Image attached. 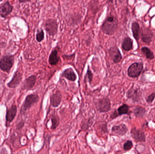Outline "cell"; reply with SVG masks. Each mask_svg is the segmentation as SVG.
Returning a JSON list of instances; mask_svg holds the SVG:
<instances>
[{"mask_svg":"<svg viewBox=\"0 0 155 154\" xmlns=\"http://www.w3.org/2000/svg\"><path fill=\"white\" fill-rule=\"evenodd\" d=\"M118 114H117V112L116 111L112 113L110 117L112 119H114V118H116L117 117H118Z\"/></svg>","mask_w":155,"mask_h":154,"instance_id":"f1b7e54d","label":"cell"},{"mask_svg":"<svg viewBox=\"0 0 155 154\" xmlns=\"http://www.w3.org/2000/svg\"></svg>","mask_w":155,"mask_h":154,"instance_id":"d6a6232c","label":"cell"},{"mask_svg":"<svg viewBox=\"0 0 155 154\" xmlns=\"http://www.w3.org/2000/svg\"><path fill=\"white\" fill-rule=\"evenodd\" d=\"M111 130L113 133L117 135L123 136L127 133L128 128L125 124H121L112 127Z\"/></svg>","mask_w":155,"mask_h":154,"instance_id":"4fadbf2b","label":"cell"},{"mask_svg":"<svg viewBox=\"0 0 155 154\" xmlns=\"http://www.w3.org/2000/svg\"><path fill=\"white\" fill-rule=\"evenodd\" d=\"M13 6L7 1L4 3L0 7V16L2 18H6L12 12Z\"/></svg>","mask_w":155,"mask_h":154,"instance_id":"9c48e42d","label":"cell"},{"mask_svg":"<svg viewBox=\"0 0 155 154\" xmlns=\"http://www.w3.org/2000/svg\"><path fill=\"white\" fill-rule=\"evenodd\" d=\"M39 101V97L38 94H29L25 98L21 107V111L25 112L31 108L34 104L38 102Z\"/></svg>","mask_w":155,"mask_h":154,"instance_id":"277c9868","label":"cell"},{"mask_svg":"<svg viewBox=\"0 0 155 154\" xmlns=\"http://www.w3.org/2000/svg\"><path fill=\"white\" fill-rule=\"evenodd\" d=\"M133 47V41L130 37H126L123 39L122 44V47L124 50L126 51H130Z\"/></svg>","mask_w":155,"mask_h":154,"instance_id":"d6986e66","label":"cell"},{"mask_svg":"<svg viewBox=\"0 0 155 154\" xmlns=\"http://www.w3.org/2000/svg\"><path fill=\"white\" fill-rule=\"evenodd\" d=\"M44 32L43 30H41L40 31H38L36 36V40L38 42H41L44 40Z\"/></svg>","mask_w":155,"mask_h":154,"instance_id":"d4e9b609","label":"cell"},{"mask_svg":"<svg viewBox=\"0 0 155 154\" xmlns=\"http://www.w3.org/2000/svg\"><path fill=\"white\" fill-rule=\"evenodd\" d=\"M109 54L114 63H119L122 59V55L119 49L117 46L112 47L108 51Z\"/></svg>","mask_w":155,"mask_h":154,"instance_id":"52a82bcc","label":"cell"},{"mask_svg":"<svg viewBox=\"0 0 155 154\" xmlns=\"http://www.w3.org/2000/svg\"><path fill=\"white\" fill-rule=\"evenodd\" d=\"M17 107L13 104L10 109L7 110L6 114V120L7 122H11L13 121L17 113Z\"/></svg>","mask_w":155,"mask_h":154,"instance_id":"9a60e30c","label":"cell"},{"mask_svg":"<svg viewBox=\"0 0 155 154\" xmlns=\"http://www.w3.org/2000/svg\"><path fill=\"white\" fill-rule=\"evenodd\" d=\"M145 109L142 107H136L134 109V114L137 117H142L145 113Z\"/></svg>","mask_w":155,"mask_h":154,"instance_id":"44dd1931","label":"cell"},{"mask_svg":"<svg viewBox=\"0 0 155 154\" xmlns=\"http://www.w3.org/2000/svg\"><path fill=\"white\" fill-rule=\"evenodd\" d=\"M30 1H19L20 3H26V2H30Z\"/></svg>","mask_w":155,"mask_h":154,"instance_id":"4dcf8cb0","label":"cell"},{"mask_svg":"<svg viewBox=\"0 0 155 154\" xmlns=\"http://www.w3.org/2000/svg\"><path fill=\"white\" fill-rule=\"evenodd\" d=\"M155 98V92L148 96V97L146 98V101L148 103H151L154 101Z\"/></svg>","mask_w":155,"mask_h":154,"instance_id":"83f0119b","label":"cell"},{"mask_svg":"<svg viewBox=\"0 0 155 154\" xmlns=\"http://www.w3.org/2000/svg\"><path fill=\"white\" fill-rule=\"evenodd\" d=\"M143 69V64L141 63H134L128 68L127 70L128 75L132 78L137 77L140 76Z\"/></svg>","mask_w":155,"mask_h":154,"instance_id":"8992f818","label":"cell"},{"mask_svg":"<svg viewBox=\"0 0 155 154\" xmlns=\"http://www.w3.org/2000/svg\"><path fill=\"white\" fill-rule=\"evenodd\" d=\"M131 134L132 138H134L137 141L144 142L145 141V134L140 129H137L135 127L132 128L131 131Z\"/></svg>","mask_w":155,"mask_h":154,"instance_id":"30bf717a","label":"cell"},{"mask_svg":"<svg viewBox=\"0 0 155 154\" xmlns=\"http://www.w3.org/2000/svg\"><path fill=\"white\" fill-rule=\"evenodd\" d=\"M129 111V107L126 104H123L118 108L117 109V114L118 116L122 115L123 114H127Z\"/></svg>","mask_w":155,"mask_h":154,"instance_id":"603a6c76","label":"cell"},{"mask_svg":"<svg viewBox=\"0 0 155 154\" xmlns=\"http://www.w3.org/2000/svg\"><path fill=\"white\" fill-rule=\"evenodd\" d=\"M36 77L35 75H31L25 79L23 84V89L26 90L32 89L36 84Z\"/></svg>","mask_w":155,"mask_h":154,"instance_id":"7c38bea8","label":"cell"},{"mask_svg":"<svg viewBox=\"0 0 155 154\" xmlns=\"http://www.w3.org/2000/svg\"><path fill=\"white\" fill-rule=\"evenodd\" d=\"M62 99V95L60 91H57L54 93L50 98V103L51 105L54 108L58 107Z\"/></svg>","mask_w":155,"mask_h":154,"instance_id":"8fae6325","label":"cell"},{"mask_svg":"<svg viewBox=\"0 0 155 154\" xmlns=\"http://www.w3.org/2000/svg\"><path fill=\"white\" fill-rule=\"evenodd\" d=\"M60 56L56 49L53 50L50 54L49 58V63L51 65H56L59 62Z\"/></svg>","mask_w":155,"mask_h":154,"instance_id":"ac0fdd59","label":"cell"},{"mask_svg":"<svg viewBox=\"0 0 155 154\" xmlns=\"http://www.w3.org/2000/svg\"><path fill=\"white\" fill-rule=\"evenodd\" d=\"M153 37V34L150 30L148 29H144L142 30L141 32V40L144 43L149 44L151 41L152 38Z\"/></svg>","mask_w":155,"mask_h":154,"instance_id":"2e32d148","label":"cell"},{"mask_svg":"<svg viewBox=\"0 0 155 154\" xmlns=\"http://www.w3.org/2000/svg\"><path fill=\"white\" fill-rule=\"evenodd\" d=\"M52 126L51 128L52 129H55L58 127L60 124V119L57 115H53L51 118Z\"/></svg>","mask_w":155,"mask_h":154,"instance_id":"cb8c5ba5","label":"cell"},{"mask_svg":"<svg viewBox=\"0 0 155 154\" xmlns=\"http://www.w3.org/2000/svg\"><path fill=\"white\" fill-rule=\"evenodd\" d=\"M24 122H20V123H19V124H18V126H20V127H19V129H20V128H22V127L24 126Z\"/></svg>","mask_w":155,"mask_h":154,"instance_id":"f546056e","label":"cell"},{"mask_svg":"<svg viewBox=\"0 0 155 154\" xmlns=\"http://www.w3.org/2000/svg\"><path fill=\"white\" fill-rule=\"evenodd\" d=\"M141 52L143 53L147 58L149 59H152L154 58V54L147 47H143L141 49Z\"/></svg>","mask_w":155,"mask_h":154,"instance_id":"7402d4cb","label":"cell"},{"mask_svg":"<svg viewBox=\"0 0 155 154\" xmlns=\"http://www.w3.org/2000/svg\"><path fill=\"white\" fill-rule=\"evenodd\" d=\"M2 1H0V2H2Z\"/></svg>","mask_w":155,"mask_h":154,"instance_id":"1f68e13d","label":"cell"},{"mask_svg":"<svg viewBox=\"0 0 155 154\" xmlns=\"http://www.w3.org/2000/svg\"><path fill=\"white\" fill-rule=\"evenodd\" d=\"M22 79V74L17 70L15 72L11 81L7 84V86L11 88H16L20 84Z\"/></svg>","mask_w":155,"mask_h":154,"instance_id":"ba28073f","label":"cell"},{"mask_svg":"<svg viewBox=\"0 0 155 154\" xmlns=\"http://www.w3.org/2000/svg\"><path fill=\"white\" fill-rule=\"evenodd\" d=\"M14 63V55L3 56L0 60V68L3 72L9 73Z\"/></svg>","mask_w":155,"mask_h":154,"instance_id":"7a4b0ae2","label":"cell"},{"mask_svg":"<svg viewBox=\"0 0 155 154\" xmlns=\"http://www.w3.org/2000/svg\"><path fill=\"white\" fill-rule=\"evenodd\" d=\"M132 142L131 141H127L123 145V149L127 151L129 150L132 148Z\"/></svg>","mask_w":155,"mask_h":154,"instance_id":"4316f807","label":"cell"},{"mask_svg":"<svg viewBox=\"0 0 155 154\" xmlns=\"http://www.w3.org/2000/svg\"><path fill=\"white\" fill-rule=\"evenodd\" d=\"M127 97L132 99L134 101H137L140 98V93L138 89L132 88L127 93Z\"/></svg>","mask_w":155,"mask_h":154,"instance_id":"e0dca14e","label":"cell"},{"mask_svg":"<svg viewBox=\"0 0 155 154\" xmlns=\"http://www.w3.org/2000/svg\"><path fill=\"white\" fill-rule=\"evenodd\" d=\"M132 30L134 38L137 41H138L140 38V34L141 33L140 28L139 24L137 22H133L132 25Z\"/></svg>","mask_w":155,"mask_h":154,"instance_id":"ffe728a7","label":"cell"},{"mask_svg":"<svg viewBox=\"0 0 155 154\" xmlns=\"http://www.w3.org/2000/svg\"><path fill=\"white\" fill-rule=\"evenodd\" d=\"M92 77H93V75H92L91 71H90V70L89 68V67L87 71L86 74L85 75V79L86 80L87 79L89 82L91 84L92 81Z\"/></svg>","mask_w":155,"mask_h":154,"instance_id":"484cf974","label":"cell"},{"mask_svg":"<svg viewBox=\"0 0 155 154\" xmlns=\"http://www.w3.org/2000/svg\"><path fill=\"white\" fill-rule=\"evenodd\" d=\"M44 27L50 36H54L58 32V24L56 20L49 19L45 21Z\"/></svg>","mask_w":155,"mask_h":154,"instance_id":"5b68a950","label":"cell"},{"mask_svg":"<svg viewBox=\"0 0 155 154\" xmlns=\"http://www.w3.org/2000/svg\"><path fill=\"white\" fill-rule=\"evenodd\" d=\"M118 26V20L115 17H107L102 26V30L105 34L111 35L114 34Z\"/></svg>","mask_w":155,"mask_h":154,"instance_id":"6da1fadb","label":"cell"},{"mask_svg":"<svg viewBox=\"0 0 155 154\" xmlns=\"http://www.w3.org/2000/svg\"><path fill=\"white\" fill-rule=\"evenodd\" d=\"M61 76L72 82H74L77 79L76 75L72 68L65 70L62 73Z\"/></svg>","mask_w":155,"mask_h":154,"instance_id":"5bb4252c","label":"cell"},{"mask_svg":"<svg viewBox=\"0 0 155 154\" xmlns=\"http://www.w3.org/2000/svg\"><path fill=\"white\" fill-rule=\"evenodd\" d=\"M96 108L100 113H106L111 109V102L107 97L97 99L95 102Z\"/></svg>","mask_w":155,"mask_h":154,"instance_id":"3957f363","label":"cell"}]
</instances>
